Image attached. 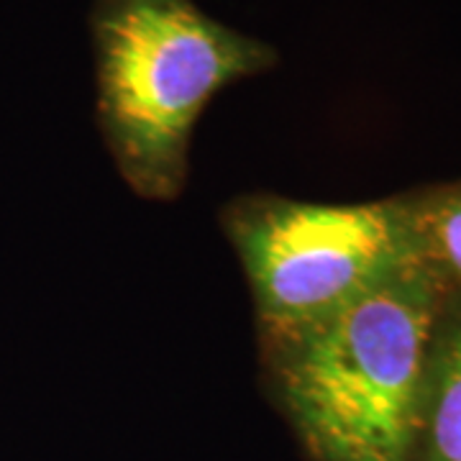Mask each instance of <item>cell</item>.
Instances as JSON below:
<instances>
[{"instance_id":"5b68a950","label":"cell","mask_w":461,"mask_h":461,"mask_svg":"<svg viewBox=\"0 0 461 461\" xmlns=\"http://www.w3.org/2000/svg\"><path fill=\"white\" fill-rule=\"evenodd\" d=\"M402 203L420 262L461 293V180L405 193Z\"/></svg>"},{"instance_id":"6da1fadb","label":"cell","mask_w":461,"mask_h":461,"mask_svg":"<svg viewBox=\"0 0 461 461\" xmlns=\"http://www.w3.org/2000/svg\"><path fill=\"white\" fill-rule=\"evenodd\" d=\"M446 285L408 264L321 323L262 346L275 400L313 461H415Z\"/></svg>"},{"instance_id":"277c9868","label":"cell","mask_w":461,"mask_h":461,"mask_svg":"<svg viewBox=\"0 0 461 461\" xmlns=\"http://www.w3.org/2000/svg\"><path fill=\"white\" fill-rule=\"evenodd\" d=\"M415 461H461V293L451 290L430 339Z\"/></svg>"},{"instance_id":"3957f363","label":"cell","mask_w":461,"mask_h":461,"mask_svg":"<svg viewBox=\"0 0 461 461\" xmlns=\"http://www.w3.org/2000/svg\"><path fill=\"white\" fill-rule=\"evenodd\" d=\"M223 230L247 275L259 346L311 329L420 262L402 195L348 205L244 195L226 205Z\"/></svg>"},{"instance_id":"7a4b0ae2","label":"cell","mask_w":461,"mask_h":461,"mask_svg":"<svg viewBox=\"0 0 461 461\" xmlns=\"http://www.w3.org/2000/svg\"><path fill=\"white\" fill-rule=\"evenodd\" d=\"M87 26L105 147L133 193L157 203L185 190L193 133L211 100L280 62L272 44L195 0H93Z\"/></svg>"}]
</instances>
